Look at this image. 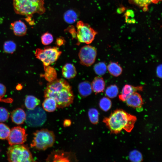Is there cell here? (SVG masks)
Segmentation results:
<instances>
[{
    "mask_svg": "<svg viewBox=\"0 0 162 162\" xmlns=\"http://www.w3.org/2000/svg\"><path fill=\"white\" fill-rule=\"evenodd\" d=\"M99 105L100 108L103 111H107L111 108L112 102L108 98L104 97L100 100Z\"/></svg>",
    "mask_w": 162,
    "mask_h": 162,
    "instance_id": "cell-27",
    "label": "cell"
},
{
    "mask_svg": "<svg viewBox=\"0 0 162 162\" xmlns=\"http://www.w3.org/2000/svg\"><path fill=\"white\" fill-rule=\"evenodd\" d=\"M107 68L109 73L112 75L117 77L122 73V68L116 62H111L107 66Z\"/></svg>",
    "mask_w": 162,
    "mask_h": 162,
    "instance_id": "cell-23",
    "label": "cell"
},
{
    "mask_svg": "<svg viewBox=\"0 0 162 162\" xmlns=\"http://www.w3.org/2000/svg\"><path fill=\"white\" fill-rule=\"evenodd\" d=\"M40 100L36 97L32 95H27L25 98V104L28 110L33 109L40 103Z\"/></svg>",
    "mask_w": 162,
    "mask_h": 162,
    "instance_id": "cell-21",
    "label": "cell"
},
{
    "mask_svg": "<svg viewBox=\"0 0 162 162\" xmlns=\"http://www.w3.org/2000/svg\"><path fill=\"white\" fill-rule=\"evenodd\" d=\"M65 41L62 37H59L56 40V44L58 46L63 45L65 43Z\"/></svg>",
    "mask_w": 162,
    "mask_h": 162,
    "instance_id": "cell-35",
    "label": "cell"
},
{
    "mask_svg": "<svg viewBox=\"0 0 162 162\" xmlns=\"http://www.w3.org/2000/svg\"><path fill=\"white\" fill-rule=\"evenodd\" d=\"M9 127L5 124L0 123V139L4 140L8 137L10 132Z\"/></svg>",
    "mask_w": 162,
    "mask_h": 162,
    "instance_id": "cell-29",
    "label": "cell"
},
{
    "mask_svg": "<svg viewBox=\"0 0 162 162\" xmlns=\"http://www.w3.org/2000/svg\"><path fill=\"white\" fill-rule=\"evenodd\" d=\"M162 0H154L153 3H157L160 1H161Z\"/></svg>",
    "mask_w": 162,
    "mask_h": 162,
    "instance_id": "cell-39",
    "label": "cell"
},
{
    "mask_svg": "<svg viewBox=\"0 0 162 162\" xmlns=\"http://www.w3.org/2000/svg\"><path fill=\"white\" fill-rule=\"evenodd\" d=\"M22 86L21 84H18L16 86V89L17 90H20L22 88Z\"/></svg>",
    "mask_w": 162,
    "mask_h": 162,
    "instance_id": "cell-38",
    "label": "cell"
},
{
    "mask_svg": "<svg viewBox=\"0 0 162 162\" xmlns=\"http://www.w3.org/2000/svg\"><path fill=\"white\" fill-rule=\"evenodd\" d=\"M78 91L82 97H86L90 95L92 91L91 83L87 81L80 83L78 86Z\"/></svg>",
    "mask_w": 162,
    "mask_h": 162,
    "instance_id": "cell-17",
    "label": "cell"
},
{
    "mask_svg": "<svg viewBox=\"0 0 162 162\" xmlns=\"http://www.w3.org/2000/svg\"><path fill=\"white\" fill-rule=\"evenodd\" d=\"M154 0H130L134 4L141 7H146L153 3Z\"/></svg>",
    "mask_w": 162,
    "mask_h": 162,
    "instance_id": "cell-33",
    "label": "cell"
},
{
    "mask_svg": "<svg viewBox=\"0 0 162 162\" xmlns=\"http://www.w3.org/2000/svg\"><path fill=\"white\" fill-rule=\"evenodd\" d=\"M7 154L9 162L34 161L28 147L22 144L10 146L8 148Z\"/></svg>",
    "mask_w": 162,
    "mask_h": 162,
    "instance_id": "cell-5",
    "label": "cell"
},
{
    "mask_svg": "<svg viewBox=\"0 0 162 162\" xmlns=\"http://www.w3.org/2000/svg\"><path fill=\"white\" fill-rule=\"evenodd\" d=\"M94 69L95 73L97 75L102 76L106 73L107 70V67L105 63L100 62L94 65Z\"/></svg>",
    "mask_w": 162,
    "mask_h": 162,
    "instance_id": "cell-24",
    "label": "cell"
},
{
    "mask_svg": "<svg viewBox=\"0 0 162 162\" xmlns=\"http://www.w3.org/2000/svg\"><path fill=\"white\" fill-rule=\"evenodd\" d=\"M118 93V88L116 85H112L108 86L105 91L106 95L111 98H115Z\"/></svg>",
    "mask_w": 162,
    "mask_h": 162,
    "instance_id": "cell-25",
    "label": "cell"
},
{
    "mask_svg": "<svg viewBox=\"0 0 162 162\" xmlns=\"http://www.w3.org/2000/svg\"><path fill=\"white\" fill-rule=\"evenodd\" d=\"M11 25L12 29L15 35L22 36L26 34L27 27L25 23L21 20L15 21Z\"/></svg>",
    "mask_w": 162,
    "mask_h": 162,
    "instance_id": "cell-14",
    "label": "cell"
},
{
    "mask_svg": "<svg viewBox=\"0 0 162 162\" xmlns=\"http://www.w3.org/2000/svg\"><path fill=\"white\" fill-rule=\"evenodd\" d=\"M75 155L71 152L61 150L53 151L46 159L47 162H70L76 161Z\"/></svg>",
    "mask_w": 162,
    "mask_h": 162,
    "instance_id": "cell-11",
    "label": "cell"
},
{
    "mask_svg": "<svg viewBox=\"0 0 162 162\" xmlns=\"http://www.w3.org/2000/svg\"><path fill=\"white\" fill-rule=\"evenodd\" d=\"M44 97L54 99L57 107L62 108L69 106L74 98L71 86L62 79H57L49 82L44 91Z\"/></svg>",
    "mask_w": 162,
    "mask_h": 162,
    "instance_id": "cell-1",
    "label": "cell"
},
{
    "mask_svg": "<svg viewBox=\"0 0 162 162\" xmlns=\"http://www.w3.org/2000/svg\"><path fill=\"white\" fill-rule=\"evenodd\" d=\"M62 73L63 76L68 79L74 78L77 74L75 67L70 63H66L64 65L62 68Z\"/></svg>",
    "mask_w": 162,
    "mask_h": 162,
    "instance_id": "cell-16",
    "label": "cell"
},
{
    "mask_svg": "<svg viewBox=\"0 0 162 162\" xmlns=\"http://www.w3.org/2000/svg\"><path fill=\"white\" fill-rule=\"evenodd\" d=\"M3 48L5 52L7 53L12 54L16 50V45L12 41H7L4 43Z\"/></svg>",
    "mask_w": 162,
    "mask_h": 162,
    "instance_id": "cell-28",
    "label": "cell"
},
{
    "mask_svg": "<svg viewBox=\"0 0 162 162\" xmlns=\"http://www.w3.org/2000/svg\"><path fill=\"white\" fill-rule=\"evenodd\" d=\"M129 158L130 160L133 162H140L143 159L141 153L136 150L131 151L129 154Z\"/></svg>",
    "mask_w": 162,
    "mask_h": 162,
    "instance_id": "cell-30",
    "label": "cell"
},
{
    "mask_svg": "<svg viewBox=\"0 0 162 162\" xmlns=\"http://www.w3.org/2000/svg\"><path fill=\"white\" fill-rule=\"evenodd\" d=\"M91 84L92 91L96 94L103 92L105 89V83L101 77H95Z\"/></svg>",
    "mask_w": 162,
    "mask_h": 162,
    "instance_id": "cell-18",
    "label": "cell"
},
{
    "mask_svg": "<svg viewBox=\"0 0 162 162\" xmlns=\"http://www.w3.org/2000/svg\"><path fill=\"white\" fill-rule=\"evenodd\" d=\"M46 119V115L44 110L39 106L27 110L25 122L29 126L38 127L43 125Z\"/></svg>",
    "mask_w": 162,
    "mask_h": 162,
    "instance_id": "cell-8",
    "label": "cell"
},
{
    "mask_svg": "<svg viewBox=\"0 0 162 162\" xmlns=\"http://www.w3.org/2000/svg\"><path fill=\"white\" fill-rule=\"evenodd\" d=\"M96 56L97 50L96 48L89 45L82 46L78 53L80 64L87 67L90 66L94 64Z\"/></svg>",
    "mask_w": 162,
    "mask_h": 162,
    "instance_id": "cell-9",
    "label": "cell"
},
{
    "mask_svg": "<svg viewBox=\"0 0 162 162\" xmlns=\"http://www.w3.org/2000/svg\"><path fill=\"white\" fill-rule=\"evenodd\" d=\"M62 53V52L57 46H46L44 49H37L35 55L43 62L44 66H46L56 62Z\"/></svg>",
    "mask_w": 162,
    "mask_h": 162,
    "instance_id": "cell-6",
    "label": "cell"
},
{
    "mask_svg": "<svg viewBox=\"0 0 162 162\" xmlns=\"http://www.w3.org/2000/svg\"><path fill=\"white\" fill-rule=\"evenodd\" d=\"M125 101L128 106L136 109H140L143 104L141 95L136 92L130 96Z\"/></svg>",
    "mask_w": 162,
    "mask_h": 162,
    "instance_id": "cell-13",
    "label": "cell"
},
{
    "mask_svg": "<svg viewBox=\"0 0 162 162\" xmlns=\"http://www.w3.org/2000/svg\"><path fill=\"white\" fill-rule=\"evenodd\" d=\"M78 13L75 10L69 9L64 13V19L67 23L71 24L74 23L78 19Z\"/></svg>",
    "mask_w": 162,
    "mask_h": 162,
    "instance_id": "cell-22",
    "label": "cell"
},
{
    "mask_svg": "<svg viewBox=\"0 0 162 162\" xmlns=\"http://www.w3.org/2000/svg\"><path fill=\"white\" fill-rule=\"evenodd\" d=\"M33 134L31 146L38 150H45L52 146L55 142V136L53 132L47 129L37 130Z\"/></svg>",
    "mask_w": 162,
    "mask_h": 162,
    "instance_id": "cell-4",
    "label": "cell"
},
{
    "mask_svg": "<svg viewBox=\"0 0 162 162\" xmlns=\"http://www.w3.org/2000/svg\"><path fill=\"white\" fill-rule=\"evenodd\" d=\"M6 91L5 86L2 84L0 83V101L4 96Z\"/></svg>",
    "mask_w": 162,
    "mask_h": 162,
    "instance_id": "cell-34",
    "label": "cell"
},
{
    "mask_svg": "<svg viewBox=\"0 0 162 162\" xmlns=\"http://www.w3.org/2000/svg\"><path fill=\"white\" fill-rule=\"evenodd\" d=\"M27 135L24 128L20 126L15 127L10 130L7 139L10 146L23 144L26 140Z\"/></svg>",
    "mask_w": 162,
    "mask_h": 162,
    "instance_id": "cell-10",
    "label": "cell"
},
{
    "mask_svg": "<svg viewBox=\"0 0 162 162\" xmlns=\"http://www.w3.org/2000/svg\"><path fill=\"white\" fill-rule=\"evenodd\" d=\"M143 87L141 86H134L126 84L122 88L121 94L119 95V98L123 101L126 100L128 97L136 91H142Z\"/></svg>",
    "mask_w": 162,
    "mask_h": 162,
    "instance_id": "cell-12",
    "label": "cell"
},
{
    "mask_svg": "<svg viewBox=\"0 0 162 162\" xmlns=\"http://www.w3.org/2000/svg\"><path fill=\"white\" fill-rule=\"evenodd\" d=\"M136 117L121 109L117 110L103 120L111 132L117 134L123 129L130 132L134 128Z\"/></svg>",
    "mask_w": 162,
    "mask_h": 162,
    "instance_id": "cell-2",
    "label": "cell"
},
{
    "mask_svg": "<svg viewBox=\"0 0 162 162\" xmlns=\"http://www.w3.org/2000/svg\"><path fill=\"white\" fill-rule=\"evenodd\" d=\"M44 73L41 76L44 78L49 82H52L57 79V73L55 69L50 66H44Z\"/></svg>",
    "mask_w": 162,
    "mask_h": 162,
    "instance_id": "cell-19",
    "label": "cell"
},
{
    "mask_svg": "<svg viewBox=\"0 0 162 162\" xmlns=\"http://www.w3.org/2000/svg\"><path fill=\"white\" fill-rule=\"evenodd\" d=\"M71 124V121L68 119H66L63 122V126L65 127L70 126Z\"/></svg>",
    "mask_w": 162,
    "mask_h": 162,
    "instance_id": "cell-37",
    "label": "cell"
},
{
    "mask_svg": "<svg viewBox=\"0 0 162 162\" xmlns=\"http://www.w3.org/2000/svg\"><path fill=\"white\" fill-rule=\"evenodd\" d=\"M11 118L12 121L17 124H22L25 121L26 113L20 108H17L11 112Z\"/></svg>",
    "mask_w": 162,
    "mask_h": 162,
    "instance_id": "cell-15",
    "label": "cell"
},
{
    "mask_svg": "<svg viewBox=\"0 0 162 162\" xmlns=\"http://www.w3.org/2000/svg\"><path fill=\"white\" fill-rule=\"evenodd\" d=\"M162 66L161 64L158 65L157 68L156 73L157 76L159 78L162 77Z\"/></svg>",
    "mask_w": 162,
    "mask_h": 162,
    "instance_id": "cell-36",
    "label": "cell"
},
{
    "mask_svg": "<svg viewBox=\"0 0 162 162\" xmlns=\"http://www.w3.org/2000/svg\"><path fill=\"white\" fill-rule=\"evenodd\" d=\"M52 35L48 32L43 34L41 37V40L43 44L47 45L51 44L53 41Z\"/></svg>",
    "mask_w": 162,
    "mask_h": 162,
    "instance_id": "cell-31",
    "label": "cell"
},
{
    "mask_svg": "<svg viewBox=\"0 0 162 162\" xmlns=\"http://www.w3.org/2000/svg\"><path fill=\"white\" fill-rule=\"evenodd\" d=\"M42 105L44 110L49 112L54 111L57 107L55 100L51 98H45Z\"/></svg>",
    "mask_w": 162,
    "mask_h": 162,
    "instance_id": "cell-20",
    "label": "cell"
},
{
    "mask_svg": "<svg viewBox=\"0 0 162 162\" xmlns=\"http://www.w3.org/2000/svg\"><path fill=\"white\" fill-rule=\"evenodd\" d=\"M44 0H13L14 9L16 14L31 18L34 14L44 13Z\"/></svg>",
    "mask_w": 162,
    "mask_h": 162,
    "instance_id": "cell-3",
    "label": "cell"
},
{
    "mask_svg": "<svg viewBox=\"0 0 162 162\" xmlns=\"http://www.w3.org/2000/svg\"><path fill=\"white\" fill-rule=\"evenodd\" d=\"M76 38L78 44L80 43L89 44L94 40L97 32L88 24L82 21H78L76 24Z\"/></svg>",
    "mask_w": 162,
    "mask_h": 162,
    "instance_id": "cell-7",
    "label": "cell"
},
{
    "mask_svg": "<svg viewBox=\"0 0 162 162\" xmlns=\"http://www.w3.org/2000/svg\"><path fill=\"white\" fill-rule=\"evenodd\" d=\"M9 116V113L7 109L3 107H0V122L6 121Z\"/></svg>",
    "mask_w": 162,
    "mask_h": 162,
    "instance_id": "cell-32",
    "label": "cell"
},
{
    "mask_svg": "<svg viewBox=\"0 0 162 162\" xmlns=\"http://www.w3.org/2000/svg\"><path fill=\"white\" fill-rule=\"evenodd\" d=\"M88 115L90 122L93 124H96L98 122L99 113L98 110L94 108L90 109L88 112Z\"/></svg>",
    "mask_w": 162,
    "mask_h": 162,
    "instance_id": "cell-26",
    "label": "cell"
}]
</instances>
